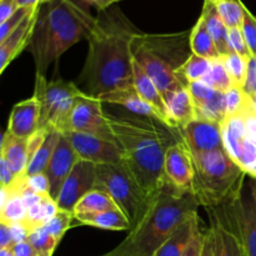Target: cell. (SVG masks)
Wrapping results in <instances>:
<instances>
[{
	"instance_id": "cell-1",
	"label": "cell",
	"mask_w": 256,
	"mask_h": 256,
	"mask_svg": "<svg viewBox=\"0 0 256 256\" xmlns=\"http://www.w3.org/2000/svg\"><path fill=\"white\" fill-rule=\"evenodd\" d=\"M140 30L116 5L98 12L88 36V55L79 75L80 89L90 96L134 85L132 42Z\"/></svg>"
},
{
	"instance_id": "cell-2",
	"label": "cell",
	"mask_w": 256,
	"mask_h": 256,
	"mask_svg": "<svg viewBox=\"0 0 256 256\" xmlns=\"http://www.w3.org/2000/svg\"><path fill=\"white\" fill-rule=\"evenodd\" d=\"M122 164L152 196L164 180L165 155L169 148L182 142L179 132L154 120L136 115H114L106 112Z\"/></svg>"
},
{
	"instance_id": "cell-3",
	"label": "cell",
	"mask_w": 256,
	"mask_h": 256,
	"mask_svg": "<svg viewBox=\"0 0 256 256\" xmlns=\"http://www.w3.org/2000/svg\"><path fill=\"white\" fill-rule=\"evenodd\" d=\"M96 16L82 0H52L39 9L28 52L35 75L46 76L52 62L82 40H88Z\"/></svg>"
},
{
	"instance_id": "cell-4",
	"label": "cell",
	"mask_w": 256,
	"mask_h": 256,
	"mask_svg": "<svg viewBox=\"0 0 256 256\" xmlns=\"http://www.w3.org/2000/svg\"><path fill=\"white\" fill-rule=\"evenodd\" d=\"M199 208L192 192L179 190L164 179L150 198L142 219L116 248L99 256H154L180 224L198 214Z\"/></svg>"
},
{
	"instance_id": "cell-5",
	"label": "cell",
	"mask_w": 256,
	"mask_h": 256,
	"mask_svg": "<svg viewBox=\"0 0 256 256\" xmlns=\"http://www.w3.org/2000/svg\"><path fill=\"white\" fill-rule=\"evenodd\" d=\"M190 32L192 30L166 34L140 32L132 39V59L152 78L162 96L185 88L178 80L176 72L192 54Z\"/></svg>"
},
{
	"instance_id": "cell-6",
	"label": "cell",
	"mask_w": 256,
	"mask_h": 256,
	"mask_svg": "<svg viewBox=\"0 0 256 256\" xmlns=\"http://www.w3.org/2000/svg\"><path fill=\"white\" fill-rule=\"evenodd\" d=\"M194 180L192 192L200 206H219L232 198L245 172L225 149L192 154Z\"/></svg>"
},
{
	"instance_id": "cell-7",
	"label": "cell",
	"mask_w": 256,
	"mask_h": 256,
	"mask_svg": "<svg viewBox=\"0 0 256 256\" xmlns=\"http://www.w3.org/2000/svg\"><path fill=\"white\" fill-rule=\"evenodd\" d=\"M85 92L75 82L64 79L48 80L35 75L34 96L39 100V129L58 130L62 134L70 130V118L78 99Z\"/></svg>"
},
{
	"instance_id": "cell-8",
	"label": "cell",
	"mask_w": 256,
	"mask_h": 256,
	"mask_svg": "<svg viewBox=\"0 0 256 256\" xmlns=\"http://www.w3.org/2000/svg\"><path fill=\"white\" fill-rule=\"evenodd\" d=\"M96 189L110 195L124 212L132 229L142 219L150 198L124 164L96 165Z\"/></svg>"
},
{
	"instance_id": "cell-9",
	"label": "cell",
	"mask_w": 256,
	"mask_h": 256,
	"mask_svg": "<svg viewBox=\"0 0 256 256\" xmlns=\"http://www.w3.org/2000/svg\"><path fill=\"white\" fill-rule=\"evenodd\" d=\"M222 126L228 154L245 174L256 178V110L252 102L240 112L228 116Z\"/></svg>"
},
{
	"instance_id": "cell-10",
	"label": "cell",
	"mask_w": 256,
	"mask_h": 256,
	"mask_svg": "<svg viewBox=\"0 0 256 256\" xmlns=\"http://www.w3.org/2000/svg\"><path fill=\"white\" fill-rule=\"evenodd\" d=\"M248 256H256V178L245 174L238 189L224 204Z\"/></svg>"
},
{
	"instance_id": "cell-11",
	"label": "cell",
	"mask_w": 256,
	"mask_h": 256,
	"mask_svg": "<svg viewBox=\"0 0 256 256\" xmlns=\"http://www.w3.org/2000/svg\"><path fill=\"white\" fill-rule=\"evenodd\" d=\"M102 104L104 102H100L98 98L88 94L79 98L70 118L69 132H84L115 142Z\"/></svg>"
},
{
	"instance_id": "cell-12",
	"label": "cell",
	"mask_w": 256,
	"mask_h": 256,
	"mask_svg": "<svg viewBox=\"0 0 256 256\" xmlns=\"http://www.w3.org/2000/svg\"><path fill=\"white\" fill-rule=\"evenodd\" d=\"M94 189H96V165L79 160L62 185L56 200L58 208L74 214L78 202Z\"/></svg>"
},
{
	"instance_id": "cell-13",
	"label": "cell",
	"mask_w": 256,
	"mask_h": 256,
	"mask_svg": "<svg viewBox=\"0 0 256 256\" xmlns=\"http://www.w3.org/2000/svg\"><path fill=\"white\" fill-rule=\"evenodd\" d=\"M65 136L74 148L80 160L99 164H122V158L116 144L84 132H66Z\"/></svg>"
},
{
	"instance_id": "cell-14",
	"label": "cell",
	"mask_w": 256,
	"mask_h": 256,
	"mask_svg": "<svg viewBox=\"0 0 256 256\" xmlns=\"http://www.w3.org/2000/svg\"><path fill=\"white\" fill-rule=\"evenodd\" d=\"M222 124L204 119H195L179 129L182 140L192 154L225 149Z\"/></svg>"
},
{
	"instance_id": "cell-15",
	"label": "cell",
	"mask_w": 256,
	"mask_h": 256,
	"mask_svg": "<svg viewBox=\"0 0 256 256\" xmlns=\"http://www.w3.org/2000/svg\"><path fill=\"white\" fill-rule=\"evenodd\" d=\"M210 228L214 234L215 256H248L242 239L224 206L219 205L206 209Z\"/></svg>"
},
{
	"instance_id": "cell-16",
	"label": "cell",
	"mask_w": 256,
	"mask_h": 256,
	"mask_svg": "<svg viewBox=\"0 0 256 256\" xmlns=\"http://www.w3.org/2000/svg\"><path fill=\"white\" fill-rule=\"evenodd\" d=\"M79 160V156L75 152L74 148L70 144L68 138L64 134H62L59 142L54 150V154H52V159H50L49 164L44 172L48 180H49V195L54 202L58 200L65 180L68 179V176Z\"/></svg>"
},
{
	"instance_id": "cell-17",
	"label": "cell",
	"mask_w": 256,
	"mask_h": 256,
	"mask_svg": "<svg viewBox=\"0 0 256 256\" xmlns=\"http://www.w3.org/2000/svg\"><path fill=\"white\" fill-rule=\"evenodd\" d=\"M164 179L179 190L192 192L194 164L192 152L184 142H176L168 149L164 162Z\"/></svg>"
},
{
	"instance_id": "cell-18",
	"label": "cell",
	"mask_w": 256,
	"mask_h": 256,
	"mask_svg": "<svg viewBox=\"0 0 256 256\" xmlns=\"http://www.w3.org/2000/svg\"><path fill=\"white\" fill-rule=\"evenodd\" d=\"M186 88L194 102L196 119L210 120L219 124L226 120L225 92L214 89L204 82H192Z\"/></svg>"
},
{
	"instance_id": "cell-19",
	"label": "cell",
	"mask_w": 256,
	"mask_h": 256,
	"mask_svg": "<svg viewBox=\"0 0 256 256\" xmlns=\"http://www.w3.org/2000/svg\"><path fill=\"white\" fill-rule=\"evenodd\" d=\"M39 9L40 6L32 8L22 24L6 39L0 42V74L5 72L10 62H14L22 50L28 49L36 24Z\"/></svg>"
},
{
	"instance_id": "cell-20",
	"label": "cell",
	"mask_w": 256,
	"mask_h": 256,
	"mask_svg": "<svg viewBox=\"0 0 256 256\" xmlns=\"http://www.w3.org/2000/svg\"><path fill=\"white\" fill-rule=\"evenodd\" d=\"M40 104L32 95L29 99L19 102L12 106L9 115L8 129L10 134L20 139H29L39 130Z\"/></svg>"
},
{
	"instance_id": "cell-21",
	"label": "cell",
	"mask_w": 256,
	"mask_h": 256,
	"mask_svg": "<svg viewBox=\"0 0 256 256\" xmlns=\"http://www.w3.org/2000/svg\"><path fill=\"white\" fill-rule=\"evenodd\" d=\"M98 99L102 102H108V104H115L120 105V106L125 108L128 112H132V115H136L139 118H144V119L154 120V122H162V124H166L164 118L148 102H145L139 92H136L134 85L128 88H122V89H118L115 92H106V94L100 95ZM170 128V126H169Z\"/></svg>"
},
{
	"instance_id": "cell-22",
	"label": "cell",
	"mask_w": 256,
	"mask_h": 256,
	"mask_svg": "<svg viewBox=\"0 0 256 256\" xmlns=\"http://www.w3.org/2000/svg\"><path fill=\"white\" fill-rule=\"evenodd\" d=\"M164 102L166 105L170 122L178 132L190 122L196 119L195 105L188 88H182L175 92H168L166 95H164Z\"/></svg>"
},
{
	"instance_id": "cell-23",
	"label": "cell",
	"mask_w": 256,
	"mask_h": 256,
	"mask_svg": "<svg viewBox=\"0 0 256 256\" xmlns=\"http://www.w3.org/2000/svg\"><path fill=\"white\" fill-rule=\"evenodd\" d=\"M200 222L199 214H195L180 224L169 238L164 242V244L158 249L154 256H182L186 252L188 246L192 242L195 232L199 229Z\"/></svg>"
},
{
	"instance_id": "cell-24",
	"label": "cell",
	"mask_w": 256,
	"mask_h": 256,
	"mask_svg": "<svg viewBox=\"0 0 256 256\" xmlns=\"http://www.w3.org/2000/svg\"><path fill=\"white\" fill-rule=\"evenodd\" d=\"M0 159L9 165L16 178L25 175L29 165L28 139H20L5 130L2 138Z\"/></svg>"
},
{
	"instance_id": "cell-25",
	"label": "cell",
	"mask_w": 256,
	"mask_h": 256,
	"mask_svg": "<svg viewBox=\"0 0 256 256\" xmlns=\"http://www.w3.org/2000/svg\"><path fill=\"white\" fill-rule=\"evenodd\" d=\"M134 86L136 89V92H139L140 96L145 100V102H149L160 115L165 119L166 124L170 128H172V122H170L169 116H168V110L166 105H165L164 96L160 92V90L158 89V86L155 85V82H152V78L145 72V70L140 66L139 62H136L134 60ZM174 129V128H172ZM176 130V129H175Z\"/></svg>"
},
{
	"instance_id": "cell-26",
	"label": "cell",
	"mask_w": 256,
	"mask_h": 256,
	"mask_svg": "<svg viewBox=\"0 0 256 256\" xmlns=\"http://www.w3.org/2000/svg\"><path fill=\"white\" fill-rule=\"evenodd\" d=\"M200 15L204 18L205 24H206L208 30H209L215 45H216L220 56L232 54V50L229 45V29L220 18L216 8H215L214 0H204V6H202Z\"/></svg>"
},
{
	"instance_id": "cell-27",
	"label": "cell",
	"mask_w": 256,
	"mask_h": 256,
	"mask_svg": "<svg viewBox=\"0 0 256 256\" xmlns=\"http://www.w3.org/2000/svg\"><path fill=\"white\" fill-rule=\"evenodd\" d=\"M74 218L80 224L98 228V229L112 230V232H130L132 230V224L124 212L119 209L86 212V214H74Z\"/></svg>"
},
{
	"instance_id": "cell-28",
	"label": "cell",
	"mask_w": 256,
	"mask_h": 256,
	"mask_svg": "<svg viewBox=\"0 0 256 256\" xmlns=\"http://www.w3.org/2000/svg\"><path fill=\"white\" fill-rule=\"evenodd\" d=\"M28 208L24 200L12 188H2L0 202V222L8 225L20 224L25 222Z\"/></svg>"
},
{
	"instance_id": "cell-29",
	"label": "cell",
	"mask_w": 256,
	"mask_h": 256,
	"mask_svg": "<svg viewBox=\"0 0 256 256\" xmlns=\"http://www.w3.org/2000/svg\"><path fill=\"white\" fill-rule=\"evenodd\" d=\"M190 48H192V54H196L199 56L206 58V59L215 60L219 59L220 54L216 49L214 40L208 30L205 24L204 18L200 15L196 24L192 26L190 32Z\"/></svg>"
},
{
	"instance_id": "cell-30",
	"label": "cell",
	"mask_w": 256,
	"mask_h": 256,
	"mask_svg": "<svg viewBox=\"0 0 256 256\" xmlns=\"http://www.w3.org/2000/svg\"><path fill=\"white\" fill-rule=\"evenodd\" d=\"M212 60L192 54L189 59L184 62V65L176 72L178 80L185 88L192 82H202L212 69Z\"/></svg>"
},
{
	"instance_id": "cell-31",
	"label": "cell",
	"mask_w": 256,
	"mask_h": 256,
	"mask_svg": "<svg viewBox=\"0 0 256 256\" xmlns=\"http://www.w3.org/2000/svg\"><path fill=\"white\" fill-rule=\"evenodd\" d=\"M60 136H62V132H58V130H50L45 142L40 146V149L30 159L26 172H25V176L42 174V172H45L52 154H54L55 148H56L58 142H59Z\"/></svg>"
},
{
	"instance_id": "cell-32",
	"label": "cell",
	"mask_w": 256,
	"mask_h": 256,
	"mask_svg": "<svg viewBox=\"0 0 256 256\" xmlns=\"http://www.w3.org/2000/svg\"><path fill=\"white\" fill-rule=\"evenodd\" d=\"M58 210H59V208H58L56 202H54L48 195V196L42 198L39 202L28 208L26 218H25V222L22 224L26 226V229L30 232L36 228L44 226L56 214Z\"/></svg>"
},
{
	"instance_id": "cell-33",
	"label": "cell",
	"mask_w": 256,
	"mask_h": 256,
	"mask_svg": "<svg viewBox=\"0 0 256 256\" xmlns=\"http://www.w3.org/2000/svg\"><path fill=\"white\" fill-rule=\"evenodd\" d=\"M119 209L114 200L102 190L94 189L88 192L82 200L76 204L74 214H86V212H99L106 210ZM120 210V209H119Z\"/></svg>"
},
{
	"instance_id": "cell-34",
	"label": "cell",
	"mask_w": 256,
	"mask_h": 256,
	"mask_svg": "<svg viewBox=\"0 0 256 256\" xmlns=\"http://www.w3.org/2000/svg\"><path fill=\"white\" fill-rule=\"evenodd\" d=\"M215 8L228 29L242 28L245 5L242 0H214Z\"/></svg>"
},
{
	"instance_id": "cell-35",
	"label": "cell",
	"mask_w": 256,
	"mask_h": 256,
	"mask_svg": "<svg viewBox=\"0 0 256 256\" xmlns=\"http://www.w3.org/2000/svg\"><path fill=\"white\" fill-rule=\"evenodd\" d=\"M222 60L224 62L228 74H229L230 80H232V86H244L245 80H246L249 59L236 54V52H232V54L222 56Z\"/></svg>"
},
{
	"instance_id": "cell-36",
	"label": "cell",
	"mask_w": 256,
	"mask_h": 256,
	"mask_svg": "<svg viewBox=\"0 0 256 256\" xmlns=\"http://www.w3.org/2000/svg\"><path fill=\"white\" fill-rule=\"evenodd\" d=\"M28 242L42 256H52L59 242L49 234L45 226L32 230L28 236Z\"/></svg>"
},
{
	"instance_id": "cell-37",
	"label": "cell",
	"mask_w": 256,
	"mask_h": 256,
	"mask_svg": "<svg viewBox=\"0 0 256 256\" xmlns=\"http://www.w3.org/2000/svg\"><path fill=\"white\" fill-rule=\"evenodd\" d=\"M202 82L222 92H228L232 86V82L230 80L226 69H225L222 56L219 59L212 60V69H210V72H208V75L204 78Z\"/></svg>"
},
{
	"instance_id": "cell-38",
	"label": "cell",
	"mask_w": 256,
	"mask_h": 256,
	"mask_svg": "<svg viewBox=\"0 0 256 256\" xmlns=\"http://www.w3.org/2000/svg\"><path fill=\"white\" fill-rule=\"evenodd\" d=\"M74 219L75 218L72 212H64V210L59 209L56 214L44 226L49 232V234L60 244L62 239L64 238L65 232L70 229V225H72V222Z\"/></svg>"
},
{
	"instance_id": "cell-39",
	"label": "cell",
	"mask_w": 256,
	"mask_h": 256,
	"mask_svg": "<svg viewBox=\"0 0 256 256\" xmlns=\"http://www.w3.org/2000/svg\"><path fill=\"white\" fill-rule=\"evenodd\" d=\"M249 95L242 90V88L232 86L225 92V104H226V118L238 114L249 104Z\"/></svg>"
},
{
	"instance_id": "cell-40",
	"label": "cell",
	"mask_w": 256,
	"mask_h": 256,
	"mask_svg": "<svg viewBox=\"0 0 256 256\" xmlns=\"http://www.w3.org/2000/svg\"><path fill=\"white\" fill-rule=\"evenodd\" d=\"M242 32L244 34L246 44L252 56H256V16L245 6L244 20H242Z\"/></svg>"
},
{
	"instance_id": "cell-41",
	"label": "cell",
	"mask_w": 256,
	"mask_h": 256,
	"mask_svg": "<svg viewBox=\"0 0 256 256\" xmlns=\"http://www.w3.org/2000/svg\"><path fill=\"white\" fill-rule=\"evenodd\" d=\"M35 8V6H34ZM32 8H20L12 18L6 20L5 22L0 24V42L6 39L18 26L22 22V20L28 16Z\"/></svg>"
},
{
	"instance_id": "cell-42",
	"label": "cell",
	"mask_w": 256,
	"mask_h": 256,
	"mask_svg": "<svg viewBox=\"0 0 256 256\" xmlns=\"http://www.w3.org/2000/svg\"><path fill=\"white\" fill-rule=\"evenodd\" d=\"M229 45L232 48V52H236V54L248 58V59L252 56L246 44V40L244 38V34L242 32V28L229 29Z\"/></svg>"
},
{
	"instance_id": "cell-43",
	"label": "cell",
	"mask_w": 256,
	"mask_h": 256,
	"mask_svg": "<svg viewBox=\"0 0 256 256\" xmlns=\"http://www.w3.org/2000/svg\"><path fill=\"white\" fill-rule=\"evenodd\" d=\"M25 184H26V186L29 188L30 190H32V192H36V194L49 195V180H48L46 175H45L44 172H42V174L30 175V176H25Z\"/></svg>"
},
{
	"instance_id": "cell-44",
	"label": "cell",
	"mask_w": 256,
	"mask_h": 256,
	"mask_svg": "<svg viewBox=\"0 0 256 256\" xmlns=\"http://www.w3.org/2000/svg\"><path fill=\"white\" fill-rule=\"evenodd\" d=\"M242 90H244L249 96H255L256 95V56L249 58L246 80H245Z\"/></svg>"
},
{
	"instance_id": "cell-45",
	"label": "cell",
	"mask_w": 256,
	"mask_h": 256,
	"mask_svg": "<svg viewBox=\"0 0 256 256\" xmlns=\"http://www.w3.org/2000/svg\"><path fill=\"white\" fill-rule=\"evenodd\" d=\"M202 242H204V230L199 228L182 256H202Z\"/></svg>"
},
{
	"instance_id": "cell-46",
	"label": "cell",
	"mask_w": 256,
	"mask_h": 256,
	"mask_svg": "<svg viewBox=\"0 0 256 256\" xmlns=\"http://www.w3.org/2000/svg\"><path fill=\"white\" fill-rule=\"evenodd\" d=\"M19 9V5L15 0H0V24L6 22Z\"/></svg>"
},
{
	"instance_id": "cell-47",
	"label": "cell",
	"mask_w": 256,
	"mask_h": 256,
	"mask_svg": "<svg viewBox=\"0 0 256 256\" xmlns=\"http://www.w3.org/2000/svg\"><path fill=\"white\" fill-rule=\"evenodd\" d=\"M16 180L14 172L9 168V165L0 159V188H8Z\"/></svg>"
},
{
	"instance_id": "cell-48",
	"label": "cell",
	"mask_w": 256,
	"mask_h": 256,
	"mask_svg": "<svg viewBox=\"0 0 256 256\" xmlns=\"http://www.w3.org/2000/svg\"><path fill=\"white\" fill-rule=\"evenodd\" d=\"M14 244L10 225L0 222V249H12Z\"/></svg>"
},
{
	"instance_id": "cell-49",
	"label": "cell",
	"mask_w": 256,
	"mask_h": 256,
	"mask_svg": "<svg viewBox=\"0 0 256 256\" xmlns=\"http://www.w3.org/2000/svg\"><path fill=\"white\" fill-rule=\"evenodd\" d=\"M12 252L14 256H42L32 248V245L28 240L15 244L12 248Z\"/></svg>"
},
{
	"instance_id": "cell-50",
	"label": "cell",
	"mask_w": 256,
	"mask_h": 256,
	"mask_svg": "<svg viewBox=\"0 0 256 256\" xmlns=\"http://www.w3.org/2000/svg\"><path fill=\"white\" fill-rule=\"evenodd\" d=\"M202 256H215L214 249V234L212 228L204 230V242H202Z\"/></svg>"
},
{
	"instance_id": "cell-51",
	"label": "cell",
	"mask_w": 256,
	"mask_h": 256,
	"mask_svg": "<svg viewBox=\"0 0 256 256\" xmlns=\"http://www.w3.org/2000/svg\"><path fill=\"white\" fill-rule=\"evenodd\" d=\"M82 2L89 5V6H94L98 12H102V10L112 6V5L122 2V0H82Z\"/></svg>"
},
{
	"instance_id": "cell-52",
	"label": "cell",
	"mask_w": 256,
	"mask_h": 256,
	"mask_svg": "<svg viewBox=\"0 0 256 256\" xmlns=\"http://www.w3.org/2000/svg\"><path fill=\"white\" fill-rule=\"evenodd\" d=\"M19 5V8H34L42 6V4L52 2V0H15Z\"/></svg>"
},
{
	"instance_id": "cell-53",
	"label": "cell",
	"mask_w": 256,
	"mask_h": 256,
	"mask_svg": "<svg viewBox=\"0 0 256 256\" xmlns=\"http://www.w3.org/2000/svg\"><path fill=\"white\" fill-rule=\"evenodd\" d=\"M0 256H14L12 249H0Z\"/></svg>"
},
{
	"instance_id": "cell-54",
	"label": "cell",
	"mask_w": 256,
	"mask_h": 256,
	"mask_svg": "<svg viewBox=\"0 0 256 256\" xmlns=\"http://www.w3.org/2000/svg\"><path fill=\"white\" fill-rule=\"evenodd\" d=\"M250 102H252V108L256 110V95L255 96H250Z\"/></svg>"
}]
</instances>
